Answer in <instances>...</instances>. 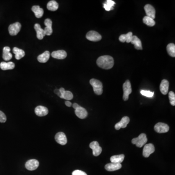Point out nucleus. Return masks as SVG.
<instances>
[{"mask_svg":"<svg viewBox=\"0 0 175 175\" xmlns=\"http://www.w3.org/2000/svg\"><path fill=\"white\" fill-rule=\"evenodd\" d=\"M97 63L101 68L108 70L112 68L114 65V59L110 56H103L97 60Z\"/></svg>","mask_w":175,"mask_h":175,"instance_id":"obj_1","label":"nucleus"},{"mask_svg":"<svg viewBox=\"0 0 175 175\" xmlns=\"http://www.w3.org/2000/svg\"><path fill=\"white\" fill-rule=\"evenodd\" d=\"M90 84L92 86L94 92L97 95H101L103 93L102 83L96 79H91L90 81Z\"/></svg>","mask_w":175,"mask_h":175,"instance_id":"obj_2","label":"nucleus"},{"mask_svg":"<svg viewBox=\"0 0 175 175\" xmlns=\"http://www.w3.org/2000/svg\"><path fill=\"white\" fill-rule=\"evenodd\" d=\"M131 142L132 144H135L137 147H142L147 142V137L145 134L142 133L138 137L133 138Z\"/></svg>","mask_w":175,"mask_h":175,"instance_id":"obj_3","label":"nucleus"},{"mask_svg":"<svg viewBox=\"0 0 175 175\" xmlns=\"http://www.w3.org/2000/svg\"><path fill=\"white\" fill-rule=\"evenodd\" d=\"M123 88L124 91L123 98L124 101H127L129 98V94L132 92L131 85L129 80H126V81L124 83Z\"/></svg>","mask_w":175,"mask_h":175,"instance_id":"obj_4","label":"nucleus"},{"mask_svg":"<svg viewBox=\"0 0 175 175\" xmlns=\"http://www.w3.org/2000/svg\"><path fill=\"white\" fill-rule=\"evenodd\" d=\"M86 38L90 41L98 42L102 39V36L97 31H90L86 34Z\"/></svg>","mask_w":175,"mask_h":175,"instance_id":"obj_5","label":"nucleus"},{"mask_svg":"<svg viewBox=\"0 0 175 175\" xmlns=\"http://www.w3.org/2000/svg\"><path fill=\"white\" fill-rule=\"evenodd\" d=\"M21 24L19 22H15L11 24L8 27V31L11 36H16L20 31L21 29Z\"/></svg>","mask_w":175,"mask_h":175,"instance_id":"obj_6","label":"nucleus"},{"mask_svg":"<svg viewBox=\"0 0 175 175\" xmlns=\"http://www.w3.org/2000/svg\"><path fill=\"white\" fill-rule=\"evenodd\" d=\"M90 147L92 150V153L94 156H98L101 154L102 149L100 147L98 142L94 141L90 144Z\"/></svg>","mask_w":175,"mask_h":175,"instance_id":"obj_7","label":"nucleus"},{"mask_svg":"<svg viewBox=\"0 0 175 175\" xmlns=\"http://www.w3.org/2000/svg\"><path fill=\"white\" fill-rule=\"evenodd\" d=\"M155 131L159 133L167 132L169 130L168 125L163 123H158L154 126Z\"/></svg>","mask_w":175,"mask_h":175,"instance_id":"obj_8","label":"nucleus"},{"mask_svg":"<svg viewBox=\"0 0 175 175\" xmlns=\"http://www.w3.org/2000/svg\"><path fill=\"white\" fill-rule=\"evenodd\" d=\"M154 151L155 147L153 144H147L144 147L142 155L144 157L148 158L152 153H154Z\"/></svg>","mask_w":175,"mask_h":175,"instance_id":"obj_9","label":"nucleus"},{"mask_svg":"<svg viewBox=\"0 0 175 175\" xmlns=\"http://www.w3.org/2000/svg\"><path fill=\"white\" fill-rule=\"evenodd\" d=\"M39 166V162L36 159L28 160L25 163V167L28 170L33 171L37 169Z\"/></svg>","mask_w":175,"mask_h":175,"instance_id":"obj_10","label":"nucleus"},{"mask_svg":"<svg viewBox=\"0 0 175 175\" xmlns=\"http://www.w3.org/2000/svg\"><path fill=\"white\" fill-rule=\"evenodd\" d=\"M55 140L58 144L65 145L67 144V139L66 135L63 132H58L55 136Z\"/></svg>","mask_w":175,"mask_h":175,"instance_id":"obj_11","label":"nucleus"},{"mask_svg":"<svg viewBox=\"0 0 175 175\" xmlns=\"http://www.w3.org/2000/svg\"><path fill=\"white\" fill-rule=\"evenodd\" d=\"M144 9L145 10V13L147 14V16L153 19H154L155 18L156 11L153 6H152L151 5L148 4V5H145Z\"/></svg>","mask_w":175,"mask_h":175,"instance_id":"obj_12","label":"nucleus"},{"mask_svg":"<svg viewBox=\"0 0 175 175\" xmlns=\"http://www.w3.org/2000/svg\"><path fill=\"white\" fill-rule=\"evenodd\" d=\"M130 121L129 118L128 116H124V117L122 118L120 122H118L115 125V128L116 130H119L121 128H126L128 124L129 123Z\"/></svg>","mask_w":175,"mask_h":175,"instance_id":"obj_13","label":"nucleus"},{"mask_svg":"<svg viewBox=\"0 0 175 175\" xmlns=\"http://www.w3.org/2000/svg\"><path fill=\"white\" fill-rule=\"evenodd\" d=\"M35 112L37 115L40 117L47 115L48 113V110L47 108L42 106H39L35 109Z\"/></svg>","mask_w":175,"mask_h":175,"instance_id":"obj_14","label":"nucleus"},{"mask_svg":"<svg viewBox=\"0 0 175 175\" xmlns=\"http://www.w3.org/2000/svg\"><path fill=\"white\" fill-rule=\"evenodd\" d=\"M52 56L58 60H63L67 56V53L64 50H58L52 52Z\"/></svg>","mask_w":175,"mask_h":175,"instance_id":"obj_15","label":"nucleus"},{"mask_svg":"<svg viewBox=\"0 0 175 175\" xmlns=\"http://www.w3.org/2000/svg\"><path fill=\"white\" fill-rule=\"evenodd\" d=\"M75 113L79 118L81 119H85L88 115L87 111L86 109L80 106L75 110Z\"/></svg>","mask_w":175,"mask_h":175,"instance_id":"obj_16","label":"nucleus"},{"mask_svg":"<svg viewBox=\"0 0 175 175\" xmlns=\"http://www.w3.org/2000/svg\"><path fill=\"white\" fill-rule=\"evenodd\" d=\"M169 82L166 79H163L162 80L160 83V92L164 95H166L168 92L169 89Z\"/></svg>","mask_w":175,"mask_h":175,"instance_id":"obj_17","label":"nucleus"},{"mask_svg":"<svg viewBox=\"0 0 175 175\" xmlns=\"http://www.w3.org/2000/svg\"><path fill=\"white\" fill-rule=\"evenodd\" d=\"M122 165L121 163H108L105 166L106 170L108 171H114L121 169Z\"/></svg>","mask_w":175,"mask_h":175,"instance_id":"obj_18","label":"nucleus"},{"mask_svg":"<svg viewBox=\"0 0 175 175\" xmlns=\"http://www.w3.org/2000/svg\"><path fill=\"white\" fill-rule=\"evenodd\" d=\"M34 28L37 32V37L39 40H42L43 38L45 36L44 29L41 28L40 25L38 24H35Z\"/></svg>","mask_w":175,"mask_h":175,"instance_id":"obj_19","label":"nucleus"},{"mask_svg":"<svg viewBox=\"0 0 175 175\" xmlns=\"http://www.w3.org/2000/svg\"><path fill=\"white\" fill-rule=\"evenodd\" d=\"M131 42L134 45L135 49L137 50H142V42L136 36H132Z\"/></svg>","mask_w":175,"mask_h":175,"instance_id":"obj_20","label":"nucleus"},{"mask_svg":"<svg viewBox=\"0 0 175 175\" xmlns=\"http://www.w3.org/2000/svg\"><path fill=\"white\" fill-rule=\"evenodd\" d=\"M50 53L49 51H46L41 55L38 56V60L40 63H45L49 60Z\"/></svg>","mask_w":175,"mask_h":175,"instance_id":"obj_21","label":"nucleus"},{"mask_svg":"<svg viewBox=\"0 0 175 175\" xmlns=\"http://www.w3.org/2000/svg\"><path fill=\"white\" fill-rule=\"evenodd\" d=\"M10 48L8 46L3 48V58L6 61H8L12 58V53H10Z\"/></svg>","mask_w":175,"mask_h":175,"instance_id":"obj_22","label":"nucleus"},{"mask_svg":"<svg viewBox=\"0 0 175 175\" xmlns=\"http://www.w3.org/2000/svg\"><path fill=\"white\" fill-rule=\"evenodd\" d=\"M32 10L34 13L35 15L36 18H42L44 14V11L43 9L40 8L38 6H35L32 8Z\"/></svg>","mask_w":175,"mask_h":175,"instance_id":"obj_23","label":"nucleus"},{"mask_svg":"<svg viewBox=\"0 0 175 175\" xmlns=\"http://www.w3.org/2000/svg\"><path fill=\"white\" fill-rule=\"evenodd\" d=\"M15 64L13 62H2L0 63V68L2 70H12L15 68Z\"/></svg>","mask_w":175,"mask_h":175,"instance_id":"obj_24","label":"nucleus"},{"mask_svg":"<svg viewBox=\"0 0 175 175\" xmlns=\"http://www.w3.org/2000/svg\"><path fill=\"white\" fill-rule=\"evenodd\" d=\"M13 53L15 55V58L17 60H21L25 56V52L22 49L17 47H14L13 49Z\"/></svg>","mask_w":175,"mask_h":175,"instance_id":"obj_25","label":"nucleus"},{"mask_svg":"<svg viewBox=\"0 0 175 175\" xmlns=\"http://www.w3.org/2000/svg\"><path fill=\"white\" fill-rule=\"evenodd\" d=\"M124 158L125 155L124 154H120L112 156L110 158V162L113 163H121L123 162Z\"/></svg>","mask_w":175,"mask_h":175,"instance_id":"obj_26","label":"nucleus"},{"mask_svg":"<svg viewBox=\"0 0 175 175\" xmlns=\"http://www.w3.org/2000/svg\"><path fill=\"white\" fill-rule=\"evenodd\" d=\"M47 8L49 10L55 11H56L58 9V4L56 1L52 0V1H50V2H48V3H47Z\"/></svg>","mask_w":175,"mask_h":175,"instance_id":"obj_27","label":"nucleus"},{"mask_svg":"<svg viewBox=\"0 0 175 175\" xmlns=\"http://www.w3.org/2000/svg\"><path fill=\"white\" fill-rule=\"evenodd\" d=\"M167 51L169 56L172 57H175V45L173 43H169L167 45Z\"/></svg>","mask_w":175,"mask_h":175,"instance_id":"obj_28","label":"nucleus"},{"mask_svg":"<svg viewBox=\"0 0 175 175\" xmlns=\"http://www.w3.org/2000/svg\"><path fill=\"white\" fill-rule=\"evenodd\" d=\"M115 5V3L112 0H108L105 3H104V8L106 10L109 11L113 9V6Z\"/></svg>","mask_w":175,"mask_h":175,"instance_id":"obj_29","label":"nucleus"},{"mask_svg":"<svg viewBox=\"0 0 175 175\" xmlns=\"http://www.w3.org/2000/svg\"><path fill=\"white\" fill-rule=\"evenodd\" d=\"M143 22L144 24H145L146 25H147L149 26H153L155 24V22L154 19L149 17L147 16L144 17L143 18Z\"/></svg>","mask_w":175,"mask_h":175,"instance_id":"obj_30","label":"nucleus"},{"mask_svg":"<svg viewBox=\"0 0 175 175\" xmlns=\"http://www.w3.org/2000/svg\"><path fill=\"white\" fill-rule=\"evenodd\" d=\"M60 98L67 100H70L73 99V94L70 91H65L64 94H63V95L62 97H60Z\"/></svg>","mask_w":175,"mask_h":175,"instance_id":"obj_31","label":"nucleus"},{"mask_svg":"<svg viewBox=\"0 0 175 175\" xmlns=\"http://www.w3.org/2000/svg\"><path fill=\"white\" fill-rule=\"evenodd\" d=\"M168 97H169V101H170V103L171 105L173 106H175V93H174V92H172V91L169 92V95H168Z\"/></svg>","mask_w":175,"mask_h":175,"instance_id":"obj_32","label":"nucleus"},{"mask_svg":"<svg viewBox=\"0 0 175 175\" xmlns=\"http://www.w3.org/2000/svg\"><path fill=\"white\" fill-rule=\"evenodd\" d=\"M141 94L144 96L147 97H152L154 95V92L149 91H144L142 90L141 91Z\"/></svg>","mask_w":175,"mask_h":175,"instance_id":"obj_33","label":"nucleus"},{"mask_svg":"<svg viewBox=\"0 0 175 175\" xmlns=\"http://www.w3.org/2000/svg\"><path fill=\"white\" fill-rule=\"evenodd\" d=\"M45 35L47 36H50L52 35L53 33V29H52V27L47 26L45 27L44 29Z\"/></svg>","mask_w":175,"mask_h":175,"instance_id":"obj_34","label":"nucleus"},{"mask_svg":"<svg viewBox=\"0 0 175 175\" xmlns=\"http://www.w3.org/2000/svg\"><path fill=\"white\" fill-rule=\"evenodd\" d=\"M6 121V115L3 111L0 110V123H5Z\"/></svg>","mask_w":175,"mask_h":175,"instance_id":"obj_35","label":"nucleus"},{"mask_svg":"<svg viewBox=\"0 0 175 175\" xmlns=\"http://www.w3.org/2000/svg\"><path fill=\"white\" fill-rule=\"evenodd\" d=\"M72 175H87V174L82 171L76 170L73 172Z\"/></svg>","mask_w":175,"mask_h":175,"instance_id":"obj_36","label":"nucleus"},{"mask_svg":"<svg viewBox=\"0 0 175 175\" xmlns=\"http://www.w3.org/2000/svg\"><path fill=\"white\" fill-rule=\"evenodd\" d=\"M126 42L127 43L131 42V40L132 39V36H133L132 32H128L126 34Z\"/></svg>","mask_w":175,"mask_h":175,"instance_id":"obj_37","label":"nucleus"},{"mask_svg":"<svg viewBox=\"0 0 175 175\" xmlns=\"http://www.w3.org/2000/svg\"><path fill=\"white\" fill-rule=\"evenodd\" d=\"M44 24L46 27L52 26V21L50 19H46L44 21Z\"/></svg>","mask_w":175,"mask_h":175,"instance_id":"obj_38","label":"nucleus"},{"mask_svg":"<svg viewBox=\"0 0 175 175\" xmlns=\"http://www.w3.org/2000/svg\"><path fill=\"white\" fill-rule=\"evenodd\" d=\"M119 40L122 42H126V34H122L119 37Z\"/></svg>","mask_w":175,"mask_h":175,"instance_id":"obj_39","label":"nucleus"},{"mask_svg":"<svg viewBox=\"0 0 175 175\" xmlns=\"http://www.w3.org/2000/svg\"><path fill=\"white\" fill-rule=\"evenodd\" d=\"M54 92H55V94H56V95H58V97H60L61 96V93L60 92V90L59 89H55L54 90Z\"/></svg>","mask_w":175,"mask_h":175,"instance_id":"obj_40","label":"nucleus"},{"mask_svg":"<svg viewBox=\"0 0 175 175\" xmlns=\"http://www.w3.org/2000/svg\"><path fill=\"white\" fill-rule=\"evenodd\" d=\"M60 93H61V97H62V96L63 95V94H64L65 92V89H64L63 88H60Z\"/></svg>","mask_w":175,"mask_h":175,"instance_id":"obj_41","label":"nucleus"},{"mask_svg":"<svg viewBox=\"0 0 175 175\" xmlns=\"http://www.w3.org/2000/svg\"><path fill=\"white\" fill-rule=\"evenodd\" d=\"M65 105L67 106V107H70L72 106L71 102H70V101H66L65 102Z\"/></svg>","mask_w":175,"mask_h":175,"instance_id":"obj_42","label":"nucleus"},{"mask_svg":"<svg viewBox=\"0 0 175 175\" xmlns=\"http://www.w3.org/2000/svg\"><path fill=\"white\" fill-rule=\"evenodd\" d=\"M80 106L78 105L77 103H74V104H73V107L76 110V108H78Z\"/></svg>","mask_w":175,"mask_h":175,"instance_id":"obj_43","label":"nucleus"}]
</instances>
